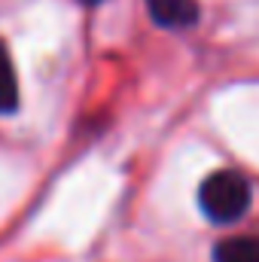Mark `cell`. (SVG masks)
Wrapping results in <instances>:
<instances>
[{
  "label": "cell",
  "mask_w": 259,
  "mask_h": 262,
  "mask_svg": "<svg viewBox=\"0 0 259 262\" xmlns=\"http://www.w3.org/2000/svg\"><path fill=\"white\" fill-rule=\"evenodd\" d=\"M250 183L238 171H217L198 189V207L210 223H235L250 210Z\"/></svg>",
  "instance_id": "obj_1"
},
{
  "label": "cell",
  "mask_w": 259,
  "mask_h": 262,
  "mask_svg": "<svg viewBox=\"0 0 259 262\" xmlns=\"http://www.w3.org/2000/svg\"><path fill=\"white\" fill-rule=\"evenodd\" d=\"M213 262H259V238L256 235H238L217 244Z\"/></svg>",
  "instance_id": "obj_3"
},
{
  "label": "cell",
  "mask_w": 259,
  "mask_h": 262,
  "mask_svg": "<svg viewBox=\"0 0 259 262\" xmlns=\"http://www.w3.org/2000/svg\"><path fill=\"white\" fill-rule=\"evenodd\" d=\"M82 3H101V0H82Z\"/></svg>",
  "instance_id": "obj_5"
},
{
  "label": "cell",
  "mask_w": 259,
  "mask_h": 262,
  "mask_svg": "<svg viewBox=\"0 0 259 262\" xmlns=\"http://www.w3.org/2000/svg\"><path fill=\"white\" fill-rule=\"evenodd\" d=\"M146 9L156 25L180 31L198 21V0H146Z\"/></svg>",
  "instance_id": "obj_2"
},
{
  "label": "cell",
  "mask_w": 259,
  "mask_h": 262,
  "mask_svg": "<svg viewBox=\"0 0 259 262\" xmlns=\"http://www.w3.org/2000/svg\"><path fill=\"white\" fill-rule=\"evenodd\" d=\"M18 107V79L9 49L0 43V113H12Z\"/></svg>",
  "instance_id": "obj_4"
}]
</instances>
